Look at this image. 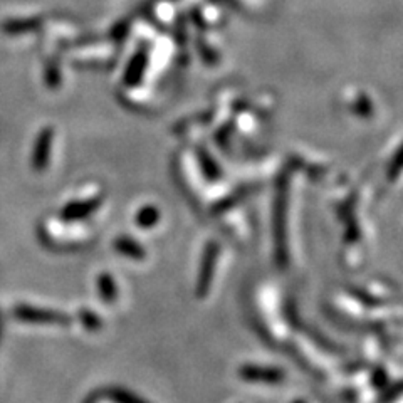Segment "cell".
<instances>
[{
    "mask_svg": "<svg viewBox=\"0 0 403 403\" xmlns=\"http://www.w3.org/2000/svg\"><path fill=\"white\" fill-rule=\"evenodd\" d=\"M294 403H304V402H303V400H299V402H294Z\"/></svg>",
    "mask_w": 403,
    "mask_h": 403,
    "instance_id": "9",
    "label": "cell"
},
{
    "mask_svg": "<svg viewBox=\"0 0 403 403\" xmlns=\"http://www.w3.org/2000/svg\"><path fill=\"white\" fill-rule=\"evenodd\" d=\"M113 398L118 403H143L136 397H133V395L126 393V391H116V393H113Z\"/></svg>",
    "mask_w": 403,
    "mask_h": 403,
    "instance_id": "6",
    "label": "cell"
},
{
    "mask_svg": "<svg viewBox=\"0 0 403 403\" xmlns=\"http://www.w3.org/2000/svg\"><path fill=\"white\" fill-rule=\"evenodd\" d=\"M116 249H118L120 252L126 254L131 259H143L144 257L143 249L140 247L138 244L130 241V238H120V241H116Z\"/></svg>",
    "mask_w": 403,
    "mask_h": 403,
    "instance_id": "4",
    "label": "cell"
},
{
    "mask_svg": "<svg viewBox=\"0 0 403 403\" xmlns=\"http://www.w3.org/2000/svg\"><path fill=\"white\" fill-rule=\"evenodd\" d=\"M151 215H155L153 212H144L142 217H140V222H142L143 225H150L151 222H153V217Z\"/></svg>",
    "mask_w": 403,
    "mask_h": 403,
    "instance_id": "8",
    "label": "cell"
},
{
    "mask_svg": "<svg viewBox=\"0 0 403 403\" xmlns=\"http://www.w3.org/2000/svg\"><path fill=\"white\" fill-rule=\"evenodd\" d=\"M15 318L27 321V323L36 324H59V326H68L71 323V318L64 312L49 311V309H37L32 306H17L14 309Z\"/></svg>",
    "mask_w": 403,
    "mask_h": 403,
    "instance_id": "1",
    "label": "cell"
},
{
    "mask_svg": "<svg viewBox=\"0 0 403 403\" xmlns=\"http://www.w3.org/2000/svg\"><path fill=\"white\" fill-rule=\"evenodd\" d=\"M83 316H86V318H88V323H86V324H88L89 328H100V319H97L96 316L93 318V316L89 315V312H84Z\"/></svg>",
    "mask_w": 403,
    "mask_h": 403,
    "instance_id": "7",
    "label": "cell"
},
{
    "mask_svg": "<svg viewBox=\"0 0 403 403\" xmlns=\"http://www.w3.org/2000/svg\"><path fill=\"white\" fill-rule=\"evenodd\" d=\"M241 378L247 382H261V383H277L284 378V373L277 368H264L247 365L241 368Z\"/></svg>",
    "mask_w": 403,
    "mask_h": 403,
    "instance_id": "2",
    "label": "cell"
},
{
    "mask_svg": "<svg viewBox=\"0 0 403 403\" xmlns=\"http://www.w3.org/2000/svg\"><path fill=\"white\" fill-rule=\"evenodd\" d=\"M215 259H217V247H210L209 252H207L205 261H203L202 265V272H200V281H198V294H205L207 288H209L210 279H212V272H214V264Z\"/></svg>",
    "mask_w": 403,
    "mask_h": 403,
    "instance_id": "3",
    "label": "cell"
},
{
    "mask_svg": "<svg viewBox=\"0 0 403 403\" xmlns=\"http://www.w3.org/2000/svg\"><path fill=\"white\" fill-rule=\"evenodd\" d=\"M100 291H101V296H103L104 301H108V303L115 301L116 288H115V283H113L111 276L103 274V276L100 277Z\"/></svg>",
    "mask_w": 403,
    "mask_h": 403,
    "instance_id": "5",
    "label": "cell"
}]
</instances>
